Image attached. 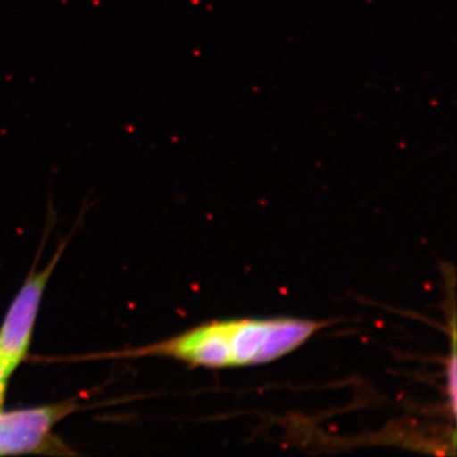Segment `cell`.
Instances as JSON below:
<instances>
[{
	"mask_svg": "<svg viewBox=\"0 0 457 457\" xmlns=\"http://www.w3.org/2000/svg\"><path fill=\"white\" fill-rule=\"evenodd\" d=\"M13 372V370L9 368L7 363H4L0 360V411H2L3 405H4L9 380H11Z\"/></svg>",
	"mask_w": 457,
	"mask_h": 457,
	"instance_id": "277c9868",
	"label": "cell"
},
{
	"mask_svg": "<svg viewBox=\"0 0 457 457\" xmlns=\"http://www.w3.org/2000/svg\"><path fill=\"white\" fill-rule=\"evenodd\" d=\"M79 405L74 400L16 409L0 411V456L21 453H54L60 449L56 444L54 428L60 420L73 414Z\"/></svg>",
	"mask_w": 457,
	"mask_h": 457,
	"instance_id": "3957f363",
	"label": "cell"
},
{
	"mask_svg": "<svg viewBox=\"0 0 457 457\" xmlns=\"http://www.w3.org/2000/svg\"><path fill=\"white\" fill-rule=\"evenodd\" d=\"M62 249L60 246L44 269L29 273L0 324V360L13 371L29 357L42 297Z\"/></svg>",
	"mask_w": 457,
	"mask_h": 457,
	"instance_id": "7a4b0ae2",
	"label": "cell"
},
{
	"mask_svg": "<svg viewBox=\"0 0 457 457\" xmlns=\"http://www.w3.org/2000/svg\"><path fill=\"white\" fill-rule=\"evenodd\" d=\"M326 326L324 321L295 318L215 320L165 341L90 359L170 357L195 368H242L281 359Z\"/></svg>",
	"mask_w": 457,
	"mask_h": 457,
	"instance_id": "6da1fadb",
	"label": "cell"
}]
</instances>
